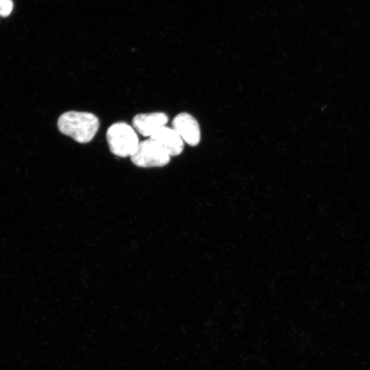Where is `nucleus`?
Listing matches in <instances>:
<instances>
[{"label": "nucleus", "mask_w": 370, "mask_h": 370, "mask_svg": "<svg viewBox=\"0 0 370 370\" xmlns=\"http://www.w3.org/2000/svg\"><path fill=\"white\" fill-rule=\"evenodd\" d=\"M59 131L75 141L87 143L92 140L99 127V120L86 112L68 111L58 120Z\"/></svg>", "instance_id": "nucleus-1"}, {"label": "nucleus", "mask_w": 370, "mask_h": 370, "mask_svg": "<svg viewBox=\"0 0 370 370\" xmlns=\"http://www.w3.org/2000/svg\"><path fill=\"white\" fill-rule=\"evenodd\" d=\"M110 151L116 156H131L136 149L139 140L134 128L125 122L110 125L106 132Z\"/></svg>", "instance_id": "nucleus-2"}, {"label": "nucleus", "mask_w": 370, "mask_h": 370, "mask_svg": "<svg viewBox=\"0 0 370 370\" xmlns=\"http://www.w3.org/2000/svg\"><path fill=\"white\" fill-rule=\"evenodd\" d=\"M171 156L150 138L139 143L130 156L131 161L139 167H156L167 164Z\"/></svg>", "instance_id": "nucleus-3"}, {"label": "nucleus", "mask_w": 370, "mask_h": 370, "mask_svg": "<svg viewBox=\"0 0 370 370\" xmlns=\"http://www.w3.org/2000/svg\"><path fill=\"white\" fill-rule=\"evenodd\" d=\"M172 126L187 144L195 146L200 142V127L197 121L191 114L186 112L178 114L174 117Z\"/></svg>", "instance_id": "nucleus-4"}, {"label": "nucleus", "mask_w": 370, "mask_h": 370, "mask_svg": "<svg viewBox=\"0 0 370 370\" xmlns=\"http://www.w3.org/2000/svg\"><path fill=\"white\" fill-rule=\"evenodd\" d=\"M150 138L157 143L170 156L180 154L184 149L182 138L173 129L162 126Z\"/></svg>", "instance_id": "nucleus-5"}, {"label": "nucleus", "mask_w": 370, "mask_h": 370, "mask_svg": "<svg viewBox=\"0 0 370 370\" xmlns=\"http://www.w3.org/2000/svg\"><path fill=\"white\" fill-rule=\"evenodd\" d=\"M168 116L164 112L138 114L134 116L132 125L143 136H151L168 122Z\"/></svg>", "instance_id": "nucleus-6"}, {"label": "nucleus", "mask_w": 370, "mask_h": 370, "mask_svg": "<svg viewBox=\"0 0 370 370\" xmlns=\"http://www.w3.org/2000/svg\"><path fill=\"white\" fill-rule=\"evenodd\" d=\"M13 9L12 0H0V16L6 17L10 14Z\"/></svg>", "instance_id": "nucleus-7"}]
</instances>
